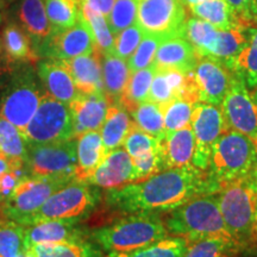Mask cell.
I'll return each mask as SVG.
<instances>
[{
  "instance_id": "1",
  "label": "cell",
  "mask_w": 257,
  "mask_h": 257,
  "mask_svg": "<svg viewBox=\"0 0 257 257\" xmlns=\"http://www.w3.org/2000/svg\"><path fill=\"white\" fill-rule=\"evenodd\" d=\"M220 185L207 170L193 165L166 169L143 181L106 192L108 206L126 213H159L175 210L193 198L213 194Z\"/></svg>"
},
{
  "instance_id": "2",
  "label": "cell",
  "mask_w": 257,
  "mask_h": 257,
  "mask_svg": "<svg viewBox=\"0 0 257 257\" xmlns=\"http://www.w3.org/2000/svg\"><path fill=\"white\" fill-rule=\"evenodd\" d=\"M165 225L168 233L182 237L188 244L212 236L231 237L221 216L217 193L193 198L169 211Z\"/></svg>"
},
{
  "instance_id": "3",
  "label": "cell",
  "mask_w": 257,
  "mask_h": 257,
  "mask_svg": "<svg viewBox=\"0 0 257 257\" xmlns=\"http://www.w3.org/2000/svg\"><path fill=\"white\" fill-rule=\"evenodd\" d=\"M159 213H133L107 226L99 227L92 237L108 252H130L168 237Z\"/></svg>"
},
{
  "instance_id": "4",
  "label": "cell",
  "mask_w": 257,
  "mask_h": 257,
  "mask_svg": "<svg viewBox=\"0 0 257 257\" xmlns=\"http://www.w3.org/2000/svg\"><path fill=\"white\" fill-rule=\"evenodd\" d=\"M217 198L226 229L237 245L256 242V192L250 176L221 185Z\"/></svg>"
},
{
  "instance_id": "5",
  "label": "cell",
  "mask_w": 257,
  "mask_h": 257,
  "mask_svg": "<svg viewBox=\"0 0 257 257\" xmlns=\"http://www.w3.org/2000/svg\"><path fill=\"white\" fill-rule=\"evenodd\" d=\"M256 166V144L238 131L226 130L212 147L207 172L221 186L246 178Z\"/></svg>"
},
{
  "instance_id": "6",
  "label": "cell",
  "mask_w": 257,
  "mask_h": 257,
  "mask_svg": "<svg viewBox=\"0 0 257 257\" xmlns=\"http://www.w3.org/2000/svg\"><path fill=\"white\" fill-rule=\"evenodd\" d=\"M43 95L34 64L19 63L0 93V117L14 124L24 136L25 128L36 113Z\"/></svg>"
},
{
  "instance_id": "7",
  "label": "cell",
  "mask_w": 257,
  "mask_h": 257,
  "mask_svg": "<svg viewBox=\"0 0 257 257\" xmlns=\"http://www.w3.org/2000/svg\"><path fill=\"white\" fill-rule=\"evenodd\" d=\"M100 200L99 191L88 182L73 180L54 193L36 212L21 221L23 226L57 219H81L93 211Z\"/></svg>"
},
{
  "instance_id": "8",
  "label": "cell",
  "mask_w": 257,
  "mask_h": 257,
  "mask_svg": "<svg viewBox=\"0 0 257 257\" xmlns=\"http://www.w3.org/2000/svg\"><path fill=\"white\" fill-rule=\"evenodd\" d=\"M76 142L74 140L29 144L25 167L29 176L75 180Z\"/></svg>"
},
{
  "instance_id": "9",
  "label": "cell",
  "mask_w": 257,
  "mask_h": 257,
  "mask_svg": "<svg viewBox=\"0 0 257 257\" xmlns=\"http://www.w3.org/2000/svg\"><path fill=\"white\" fill-rule=\"evenodd\" d=\"M28 144L64 142L74 138L69 106L44 93L36 113L25 128Z\"/></svg>"
},
{
  "instance_id": "10",
  "label": "cell",
  "mask_w": 257,
  "mask_h": 257,
  "mask_svg": "<svg viewBox=\"0 0 257 257\" xmlns=\"http://www.w3.org/2000/svg\"><path fill=\"white\" fill-rule=\"evenodd\" d=\"M136 22L143 35L165 41L184 37L187 14L181 0H138Z\"/></svg>"
},
{
  "instance_id": "11",
  "label": "cell",
  "mask_w": 257,
  "mask_h": 257,
  "mask_svg": "<svg viewBox=\"0 0 257 257\" xmlns=\"http://www.w3.org/2000/svg\"><path fill=\"white\" fill-rule=\"evenodd\" d=\"M69 182L62 179L27 176L18 182L12 194L3 201V216L21 224L24 218L36 212L54 193Z\"/></svg>"
},
{
  "instance_id": "12",
  "label": "cell",
  "mask_w": 257,
  "mask_h": 257,
  "mask_svg": "<svg viewBox=\"0 0 257 257\" xmlns=\"http://www.w3.org/2000/svg\"><path fill=\"white\" fill-rule=\"evenodd\" d=\"M220 108L227 130L245 135L257 146V94L236 74Z\"/></svg>"
},
{
  "instance_id": "13",
  "label": "cell",
  "mask_w": 257,
  "mask_h": 257,
  "mask_svg": "<svg viewBox=\"0 0 257 257\" xmlns=\"http://www.w3.org/2000/svg\"><path fill=\"white\" fill-rule=\"evenodd\" d=\"M191 125L195 137L192 165L200 170H207L212 147L227 130L221 108L206 102H197L193 108Z\"/></svg>"
},
{
  "instance_id": "14",
  "label": "cell",
  "mask_w": 257,
  "mask_h": 257,
  "mask_svg": "<svg viewBox=\"0 0 257 257\" xmlns=\"http://www.w3.org/2000/svg\"><path fill=\"white\" fill-rule=\"evenodd\" d=\"M81 11V10H80ZM95 49L94 38L89 25L82 15L74 27L51 34L37 48L40 57L54 60H69L81 55H89Z\"/></svg>"
},
{
  "instance_id": "15",
  "label": "cell",
  "mask_w": 257,
  "mask_h": 257,
  "mask_svg": "<svg viewBox=\"0 0 257 257\" xmlns=\"http://www.w3.org/2000/svg\"><path fill=\"white\" fill-rule=\"evenodd\" d=\"M192 76L199 101L219 106L229 91L233 73L220 61L204 56L192 70Z\"/></svg>"
},
{
  "instance_id": "16",
  "label": "cell",
  "mask_w": 257,
  "mask_h": 257,
  "mask_svg": "<svg viewBox=\"0 0 257 257\" xmlns=\"http://www.w3.org/2000/svg\"><path fill=\"white\" fill-rule=\"evenodd\" d=\"M73 119L74 137H80L89 131H99L107 114L108 101L104 92L85 94L80 93L69 102Z\"/></svg>"
},
{
  "instance_id": "17",
  "label": "cell",
  "mask_w": 257,
  "mask_h": 257,
  "mask_svg": "<svg viewBox=\"0 0 257 257\" xmlns=\"http://www.w3.org/2000/svg\"><path fill=\"white\" fill-rule=\"evenodd\" d=\"M136 181L133 159L121 148L106 154L104 161L87 181L95 187L115 188Z\"/></svg>"
},
{
  "instance_id": "18",
  "label": "cell",
  "mask_w": 257,
  "mask_h": 257,
  "mask_svg": "<svg viewBox=\"0 0 257 257\" xmlns=\"http://www.w3.org/2000/svg\"><path fill=\"white\" fill-rule=\"evenodd\" d=\"M200 57L185 37H172L161 42L153 66L156 70L175 69L188 73L194 69Z\"/></svg>"
},
{
  "instance_id": "19",
  "label": "cell",
  "mask_w": 257,
  "mask_h": 257,
  "mask_svg": "<svg viewBox=\"0 0 257 257\" xmlns=\"http://www.w3.org/2000/svg\"><path fill=\"white\" fill-rule=\"evenodd\" d=\"M37 75L47 94L56 100L69 104L79 94L72 75L62 61L54 59L41 61L37 64Z\"/></svg>"
},
{
  "instance_id": "20",
  "label": "cell",
  "mask_w": 257,
  "mask_h": 257,
  "mask_svg": "<svg viewBox=\"0 0 257 257\" xmlns=\"http://www.w3.org/2000/svg\"><path fill=\"white\" fill-rule=\"evenodd\" d=\"M62 61L63 66L68 69L80 93L104 92L101 73V53L94 49L89 55H81L69 60Z\"/></svg>"
},
{
  "instance_id": "21",
  "label": "cell",
  "mask_w": 257,
  "mask_h": 257,
  "mask_svg": "<svg viewBox=\"0 0 257 257\" xmlns=\"http://www.w3.org/2000/svg\"><path fill=\"white\" fill-rule=\"evenodd\" d=\"M81 219H57L38 223L25 227L27 248L40 243L75 242L83 239V231L79 227Z\"/></svg>"
},
{
  "instance_id": "22",
  "label": "cell",
  "mask_w": 257,
  "mask_h": 257,
  "mask_svg": "<svg viewBox=\"0 0 257 257\" xmlns=\"http://www.w3.org/2000/svg\"><path fill=\"white\" fill-rule=\"evenodd\" d=\"M19 25L32 42L35 51L53 31L43 0H21L16 6Z\"/></svg>"
},
{
  "instance_id": "23",
  "label": "cell",
  "mask_w": 257,
  "mask_h": 257,
  "mask_svg": "<svg viewBox=\"0 0 257 257\" xmlns=\"http://www.w3.org/2000/svg\"><path fill=\"white\" fill-rule=\"evenodd\" d=\"M162 143L163 165L166 169L181 168L192 162L195 148V137L192 125L167 134Z\"/></svg>"
},
{
  "instance_id": "24",
  "label": "cell",
  "mask_w": 257,
  "mask_h": 257,
  "mask_svg": "<svg viewBox=\"0 0 257 257\" xmlns=\"http://www.w3.org/2000/svg\"><path fill=\"white\" fill-rule=\"evenodd\" d=\"M106 154L104 142L99 131L81 135L76 142L75 180L87 181L104 161Z\"/></svg>"
},
{
  "instance_id": "25",
  "label": "cell",
  "mask_w": 257,
  "mask_h": 257,
  "mask_svg": "<svg viewBox=\"0 0 257 257\" xmlns=\"http://www.w3.org/2000/svg\"><path fill=\"white\" fill-rule=\"evenodd\" d=\"M101 73L105 95L110 104H118L131 75L126 61L114 54L101 55Z\"/></svg>"
},
{
  "instance_id": "26",
  "label": "cell",
  "mask_w": 257,
  "mask_h": 257,
  "mask_svg": "<svg viewBox=\"0 0 257 257\" xmlns=\"http://www.w3.org/2000/svg\"><path fill=\"white\" fill-rule=\"evenodd\" d=\"M4 54L17 63L36 64L40 56L34 49L32 42L24 29L16 22H9L2 32Z\"/></svg>"
},
{
  "instance_id": "27",
  "label": "cell",
  "mask_w": 257,
  "mask_h": 257,
  "mask_svg": "<svg viewBox=\"0 0 257 257\" xmlns=\"http://www.w3.org/2000/svg\"><path fill=\"white\" fill-rule=\"evenodd\" d=\"M133 125L134 120H131L130 113L126 108L120 104H110L105 121L100 128L106 152L110 153L124 144L125 138Z\"/></svg>"
},
{
  "instance_id": "28",
  "label": "cell",
  "mask_w": 257,
  "mask_h": 257,
  "mask_svg": "<svg viewBox=\"0 0 257 257\" xmlns=\"http://www.w3.org/2000/svg\"><path fill=\"white\" fill-rule=\"evenodd\" d=\"M245 46L233 60L230 70L243 79L246 87L253 89L257 87V27L249 25L246 28Z\"/></svg>"
},
{
  "instance_id": "29",
  "label": "cell",
  "mask_w": 257,
  "mask_h": 257,
  "mask_svg": "<svg viewBox=\"0 0 257 257\" xmlns=\"http://www.w3.org/2000/svg\"><path fill=\"white\" fill-rule=\"evenodd\" d=\"M29 144L14 124L0 117V155L8 159L11 169L25 166Z\"/></svg>"
},
{
  "instance_id": "30",
  "label": "cell",
  "mask_w": 257,
  "mask_h": 257,
  "mask_svg": "<svg viewBox=\"0 0 257 257\" xmlns=\"http://www.w3.org/2000/svg\"><path fill=\"white\" fill-rule=\"evenodd\" d=\"M189 10L195 17L212 24L218 30H229L242 24L226 0H202Z\"/></svg>"
},
{
  "instance_id": "31",
  "label": "cell",
  "mask_w": 257,
  "mask_h": 257,
  "mask_svg": "<svg viewBox=\"0 0 257 257\" xmlns=\"http://www.w3.org/2000/svg\"><path fill=\"white\" fill-rule=\"evenodd\" d=\"M29 250L35 257H104L100 250L85 239L75 242L40 243Z\"/></svg>"
},
{
  "instance_id": "32",
  "label": "cell",
  "mask_w": 257,
  "mask_h": 257,
  "mask_svg": "<svg viewBox=\"0 0 257 257\" xmlns=\"http://www.w3.org/2000/svg\"><path fill=\"white\" fill-rule=\"evenodd\" d=\"M184 37L192 44L199 57L211 56L219 37V30L200 18H187Z\"/></svg>"
},
{
  "instance_id": "33",
  "label": "cell",
  "mask_w": 257,
  "mask_h": 257,
  "mask_svg": "<svg viewBox=\"0 0 257 257\" xmlns=\"http://www.w3.org/2000/svg\"><path fill=\"white\" fill-rule=\"evenodd\" d=\"M155 74L156 68L153 64L148 68L131 73L126 87L118 104H120L126 108L128 113H131L138 105L147 101Z\"/></svg>"
},
{
  "instance_id": "34",
  "label": "cell",
  "mask_w": 257,
  "mask_h": 257,
  "mask_svg": "<svg viewBox=\"0 0 257 257\" xmlns=\"http://www.w3.org/2000/svg\"><path fill=\"white\" fill-rule=\"evenodd\" d=\"M188 243L182 237L173 236L130 252H108L106 257H184Z\"/></svg>"
},
{
  "instance_id": "35",
  "label": "cell",
  "mask_w": 257,
  "mask_h": 257,
  "mask_svg": "<svg viewBox=\"0 0 257 257\" xmlns=\"http://www.w3.org/2000/svg\"><path fill=\"white\" fill-rule=\"evenodd\" d=\"M80 10L82 17L91 29L96 49L100 51L101 55L114 54V35L108 27L105 16L99 14L85 3H80Z\"/></svg>"
},
{
  "instance_id": "36",
  "label": "cell",
  "mask_w": 257,
  "mask_h": 257,
  "mask_svg": "<svg viewBox=\"0 0 257 257\" xmlns=\"http://www.w3.org/2000/svg\"><path fill=\"white\" fill-rule=\"evenodd\" d=\"M130 114L134 117V123L141 130L159 140L165 138V114L162 106L147 100L138 105Z\"/></svg>"
},
{
  "instance_id": "37",
  "label": "cell",
  "mask_w": 257,
  "mask_h": 257,
  "mask_svg": "<svg viewBox=\"0 0 257 257\" xmlns=\"http://www.w3.org/2000/svg\"><path fill=\"white\" fill-rule=\"evenodd\" d=\"M43 2L53 31L72 28L79 22L81 15L79 0H43Z\"/></svg>"
},
{
  "instance_id": "38",
  "label": "cell",
  "mask_w": 257,
  "mask_h": 257,
  "mask_svg": "<svg viewBox=\"0 0 257 257\" xmlns=\"http://www.w3.org/2000/svg\"><path fill=\"white\" fill-rule=\"evenodd\" d=\"M238 249L236 242L226 236H212L188 244L184 257H226Z\"/></svg>"
},
{
  "instance_id": "39",
  "label": "cell",
  "mask_w": 257,
  "mask_h": 257,
  "mask_svg": "<svg viewBox=\"0 0 257 257\" xmlns=\"http://www.w3.org/2000/svg\"><path fill=\"white\" fill-rule=\"evenodd\" d=\"M29 250L25 244V227L12 220H0V257H16Z\"/></svg>"
},
{
  "instance_id": "40",
  "label": "cell",
  "mask_w": 257,
  "mask_h": 257,
  "mask_svg": "<svg viewBox=\"0 0 257 257\" xmlns=\"http://www.w3.org/2000/svg\"><path fill=\"white\" fill-rule=\"evenodd\" d=\"M162 108L163 114H165L166 135L191 124L193 108H194L193 102L185 100V99H175V100L163 105Z\"/></svg>"
},
{
  "instance_id": "41",
  "label": "cell",
  "mask_w": 257,
  "mask_h": 257,
  "mask_svg": "<svg viewBox=\"0 0 257 257\" xmlns=\"http://www.w3.org/2000/svg\"><path fill=\"white\" fill-rule=\"evenodd\" d=\"M124 147L131 159H136L146 155L148 153L156 152L161 149V140L141 130L134 123L124 141Z\"/></svg>"
},
{
  "instance_id": "42",
  "label": "cell",
  "mask_w": 257,
  "mask_h": 257,
  "mask_svg": "<svg viewBox=\"0 0 257 257\" xmlns=\"http://www.w3.org/2000/svg\"><path fill=\"white\" fill-rule=\"evenodd\" d=\"M137 6L138 0H114L113 8L106 18L114 36L135 23L137 17Z\"/></svg>"
},
{
  "instance_id": "43",
  "label": "cell",
  "mask_w": 257,
  "mask_h": 257,
  "mask_svg": "<svg viewBox=\"0 0 257 257\" xmlns=\"http://www.w3.org/2000/svg\"><path fill=\"white\" fill-rule=\"evenodd\" d=\"M162 41V38L160 37L152 36V35H143L140 46L137 47L133 56L128 59L127 66L130 72L134 73L152 66L154 59H155L157 48Z\"/></svg>"
},
{
  "instance_id": "44",
  "label": "cell",
  "mask_w": 257,
  "mask_h": 257,
  "mask_svg": "<svg viewBox=\"0 0 257 257\" xmlns=\"http://www.w3.org/2000/svg\"><path fill=\"white\" fill-rule=\"evenodd\" d=\"M143 38V32L137 24H133L114 36V55L128 60L136 51Z\"/></svg>"
},
{
  "instance_id": "45",
  "label": "cell",
  "mask_w": 257,
  "mask_h": 257,
  "mask_svg": "<svg viewBox=\"0 0 257 257\" xmlns=\"http://www.w3.org/2000/svg\"><path fill=\"white\" fill-rule=\"evenodd\" d=\"M133 163L135 167V173H136V181H143L154 174L165 170L162 156V143H161V149L156 152L148 153L146 155L133 159Z\"/></svg>"
},
{
  "instance_id": "46",
  "label": "cell",
  "mask_w": 257,
  "mask_h": 257,
  "mask_svg": "<svg viewBox=\"0 0 257 257\" xmlns=\"http://www.w3.org/2000/svg\"><path fill=\"white\" fill-rule=\"evenodd\" d=\"M243 25H253L251 18L252 0H226Z\"/></svg>"
},
{
  "instance_id": "47",
  "label": "cell",
  "mask_w": 257,
  "mask_h": 257,
  "mask_svg": "<svg viewBox=\"0 0 257 257\" xmlns=\"http://www.w3.org/2000/svg\"><path fill=\"white\" fill-rule=\"evenodd\" d=\"M19 63L10 60L5 54L0 55V91L8 85V82L14 75L15 70L17 69Z\"/></svg>"
},
{
  "instance_id": "48",
  "label": "cell",
  "mask_w": 257,
  "mask_h": 257,
  "mask_svg": "<svg viewBox=\"0 0 257 257\" xmlns=\"http://www.w3.org/2000/svg\"><path fill=\"white\" fill-rule=\"evenodd\" d=\"M19 180L12 170H9V172L0 175V198L3 201L12 194Z\"/></svg>"
},
{
  "instance_id": "49",
  "label": "cell",
  "mask_w": 257,
  "mask_h": 257,
  "mask_svg": "<svg viewBox=\"0 0 257 257\" xmlns=\"http://www.w3.org/2000/svg\"><path fill=\"white\" fill-rule=\"evenodd\" d=\"M80 3H85V4L91 6L93 10H95L99 14L107 18L112 8H113L114 0H80Z\"/></svg>"
},
{
  "instance_id": "50",
  "label": "cell",
  "mask_w": 257,
  "mask_h": 257,
  "mask_svg": "<svg viewBox=\"0 0 257 257\" xmlns=\"http://www.w3.org/2000/svg\"><path fill=\"white\" fill-rule=\"evenodd\" d=\"M11 170V166H10V162L8 159H5L4 156L0 155V175L4 174V173Z\"/></svg>"
},
{
  "instance_id": "51",
  "label": "cell",
  "mask_w": 257,
  "mask_h": 257,
  "mask_svg": "<svg viewBox=\"0 0 257 257\" xmlns=\"http://www.w3.org/2000/svg\"><path fill=\"white\" fill-rule=\"evenodd\" d=\"M250 180H251L253 188H255L256 192V216H257V166L253 168V170L249 174Z\"/></svg>"
},
{
  "instance_id": "52",
  "label": "cell",
  "mask_w": 257,
  "mask_h": 257,
  "mask_svg": "<svg viewBox=\"0 0 257 257\" xmlns=\"http://www.w3.org/2000/svg\"><path fill=\"white\" fill-rule=\"evenodd\" d=\"M251 18L252 23L255 27H257V0H252L251 4Z\"/></svg>"
},
{
  "instance_id": "53",
  "label": "cell",
  "mask_w": 257,
  "mask_h": 257,
  "mask_svg": "<svg viewBox=\"0 0 257 257\" xmlns=\"http://www.w3.org/2000/svg\"><path fill=\"white\" fill-rule=\"evenodd\" d=\"M181 2H182V4L185 5L186 9H191L192 6L197 5L198 3L202 2V0H181Z\"/></svg>"
},
{
  "instance_id": "54",
  "label": "cell",
  "mask_w": 257,
  "mask_h": 257,
  "mask_svg": "<svg viewBox=\"0 0 257 257\" xmlns=\"http://www.w3.org/2000/svg\"><path fill=\"white\" fill-rule=\"evenodd\" d=\"M16 257H35L34 253H32L30 250H24V251L19 252Z\"/></svg>"
},
{
  "instance_id": "55",
  "label": "cell",
  "mask_w": 257,
  "mask_h": 257,
  "mask_svg": "<svg viewBox=\"0 0 257 257\" xmlns=\"http://www.w3.org/2000/svg\"><path fill=\"white\" fill-rule=\"evenodd\" d=\"M3 54H4V47H3V38L0 35V55H3Z\"/></svg>"
},
{
  "instance_id": "56",
  "label": "cell",
  "mask_w": 257,
  "mask_h": 257,
  "mask_svg": "<svg viewBox=\"0 0 257 257\" xmlns=\"http://www.w3.org/2000/svg\"><path fill=\"white\" fill-rule=\"evenodd\" d=\"M5 21V15L3 12H0V25L3 24V22Z\"/></svg>"
},
{
  "instance_id": "57",
  "label": "cell",
  "mask_w": 257,
  "mask_h": 257,
  "mask_svg": "<svg viewBox=\"0 0 257 257\" xmlns=\"http://www.w3.org/2000/svg\"><path fill=\"white\" fill-rule=\"evenodd\" d=\"M2 3H10V2H14V0H0Z\"/></svg>"
},
{
  "instance_id": "58",
  "label": "cell",
  "mask_w": 257,
  "mask_h": 257,
  "mask_svg": "<svg viewBox=\"0 0 257 257\" xmlns=\"http://www.w3.org/2000/svg\"><path fill=\"white\" fill-rule=\"evenodd\" d=\"M2 204H3V200H2V198H0V211H2Z\"/></svg>"
},
{
  "instance_id": "59",
  "label": "cell",
  "mask_w": 257,
  "mask_h": 257,
  "mask_svg": "<svg viewBox=\"0 0 257 257\" xmlns=\"http://www.w3.org/2000/svg\"><path fill=\"white\" fill-rule=\"evenodd\" d=\"M253 91H255V92H256V94H257V87H256V88H253Z\"/></svg>"
},
{
  "instance_id": "60",
  "label": "cell",
  "mask_w": 257,
  "mask_h": 257,
  "mask_svg": "<svg viewBox=\"0 0 257 257\" xmlns=\"http://www.w3.org/2000/svg\"><path fill=\"white\" fill-rule=\"evenodd\" d=\"M79 2H80V0H79Z\"/></svg>"
}]
</instances>
